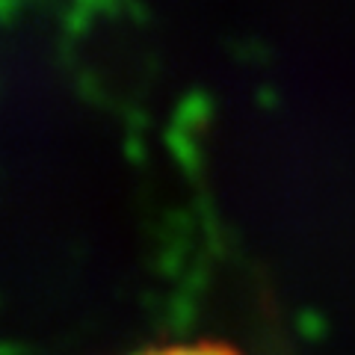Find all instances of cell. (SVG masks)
<instances>
[{"label":"cell","mask_w":355,"mask_h":355,"mask_svg":"<svg viewBox=\"0 0 355 355\" xmlns=\"http://www.w3.org/2000/svg\"><path fill=\"white\" fill-rule=\"evenodd\" d=\"M125 355H246V352L228 340H219V338H193V340L151 343V347L133 349Z\"/></svg>","instance_id":"1"}]
</instances>
